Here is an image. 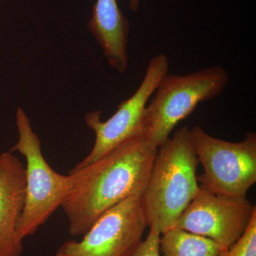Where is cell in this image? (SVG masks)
I'll use <instances>...</instances> for the list:
<instances>
[{
  "instance_id": "1",
  "label": "cell",
  "mask_w": 256,
  "mask_h": 256,
  "mask_svg": "<svg viewBox=\"0 0 256 256\" xmlns=\"http://www.w3.org/2000/svg\"><path fill=\"white\" fill-rule=\"evenodd\" d=\"M158 150L144 136L134 138L69 171L73 186L62 208L70 235L84 236L108 210L128 197L142 196Z\"/></svg>"
},
{
  "instance_id": "5",
  "label": "cell",
  "mask_w": 256,
  "mask_h": 256,
  "mask_svg": "<svg viewBox=\"0 0 256 256\" xmlns=\"http://www.w3.org/2000/svg\"><path fill=\"white\" fill-rule=\"evenodd\" d=\"M198 161L204 173L197 176L202 186L227 196L246 197L256 182V134L246 133L242 142L212 137L200 126L191 129Z\"/></svg>"
},
{
  "instance_id": "2",
  "label": "cell",
  "mask_w": 256,
  "mask_h": 256,
  "mask_svg": "<svg viewBox=\"0 0 256 256\" xmlns=\"http://www.w3.org/2000/svg\"><path fill=\"white\" fill-rule=\"evenodd\" d=\"M200 164L188 126L175 132L158 148L142 196L143 210L150 230L160 235L174 228L198 190Z\"/></svg>"
},
{
  "instance_id": "13",
  "label": "cell",
  "mask_w": 256,
  "mask_h": 256,
  "mask_svg": "<svg viewBox=\"0 0 256 256\" xmlns=\"http://www.w3.org/2000/svg\"><path fill=\"white\" fill-rule=\"evenodd\" d=\"M161 235L154 230H150L146 240L138 246L130 256H161L160 250V240Z\"/></svg>"
},
{
  "instance_id": "8",
  "label": "cell",
  "mask_w": 256,
  "mask_h": 256,
  "mask_svg": "<svg viewBox=\"0 0 256 256\" xmlns=\"http://www.w3.org/2000/svg\"><path fill=\"white\" fill-rule=\"evenodd\" d=\"M256 213V205L246 197L216 194L200 186L174 228L212 239L226 250L242 237Z\"/></svg>"
},
{
  "instance_id": "12",
  "label": "cell",
  "mask_w": 256,
  "mask_h": 256,
  "mask_svg": "<svg viewBox=\"0 0 256 256\" xmlns=\"http://www.w3.org/2000/svg\"><path fill=\"white\" fill-rule=\"evenodd\" d=\"M222 256H256V213L242 237Z\"/></svg>"
},
{
  "instance_id": "10",
  "label": "cell",
  "mask_w": 256,
  "mask_h": 256,
  "mask_svg": "<svg viewBox=\"0 0 256 256\" xmlns=\"http://www.w3.org/2000/svg\"><path fill=\"white\" fill-rule=\"evenodd\" d=\"M88 28L112 68L122 74L128 66L130 24L117 0H96Z\"/></svg>"
},
{
  "instance_id": "11",
  "label": "cell",
  "mask_w": 256,
  "mask_h": 256,
  "mask_svg": "<svg viewBox=\"0 0 256 256\" xmlns=\"http://www.w3.org/2000/svg\"><path fill=\"white\" fill-rule=\"evenodd\" d=\"M161 235L162 256H222L226 252L212 239L182 229L171 228Z\"/></svg>"
},
{
  "instance_id": "9",
  "label": "cell",
  "mask_w": 256,
  "mask_h": 256,
  "mask_svg": "<svg viewBox=\"0 0 256 256\" xmlns=\"http://www.w3.org/2000/svg\"><path fill=\"white\" fill-rule=\"evenodd\" d=\"M26 196V169L12 152L0 154V256H21L18 226Z\"/></svg>"
},
{
  "instance_id": "3",
  "label": "cell",
  "mask_w": 256,
  "mask_h": 256,
  "mask_svg": "<svg viewBox=\"0 0 256 256\" xmlns=\"http://www.w3.org/2000/svg\"><path fill=\"white\" fill-rule=\"evenodd\" d=\"M18 140L11 148L26 160V196L18 226V238L33 235L62 204L73 186L70 175L56 172L47 162L42 142L28 114L22 108L16 112Z\"/></svg>"
},
{
  "instance_id": "6",
  "label": "cell",
  "mask_w": 256,
  "mask_h": 256,
  "mask_svg": "<svg viewBox=\"0 0 256 256\" xmlns=\"http://www.w3.org/2000/svg\"><path fill=\"white\" fill-rule=\"evenodd\" d=\"M169 70L168 57L164 54L154 56L138 90L120 104L110 118L102 121L99 110L86 114V124L95 133L96 140L92 151L75 168L90 164L128 140L144 137L146 104Z\"/></svg>"
},
{
  "instance_id": "14",
  "label": "cell",
  "mask_w": 256,
  "mask_h": 256,
  "mask_svg": "<svg viewBox=\"0 0 256 256\" xmlns=\"http://www.w3.org/2000/svg\"><path fill=\"white\" fill-rule=\"evenodd\" d=\"M140 2V0H128L130 8L132 12L137 11L138 8H139Z\"/></svg>"
},
{
  "instance_id": "4",
  "label": "cell",
  "mask_w": 256,
  "mask_h": 256,
  "mask_svg": "<svg viewBox=\"0 0 256 256\" xmlns=\"http://www.w3.org/2000/svg\"><path fill=\"white\" fill-rule=\"evenodd\" d=\"M228 82V74L220 66L185 75L166 74L146 106L144 137L159 148L169 139L178 122L198 104L220 96Z\"/></svg>"
},
{
  "instance_id": "7",
  "label": "cell",
  "mask_w": 256,
  "mask_h": 256,
  "mask_svg": "<svg viewBox=\"0 0 256 256\" xmlns=\"http://www.w3.org/2000/svg\"><path fill=\"white\" fill-rule=\"evenodd\" d=\"M146 227L142 196H130L99 217L82 240L64 242L56 256H130Z\"/></svg>"
}]
</instances>
